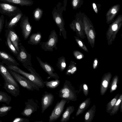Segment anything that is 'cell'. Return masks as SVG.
Segmentation results:
<instances>
[{
    "label": "cell",
    "mask_w": 122,
    "mask_h": 122,
    "mask_svg": "<svg viewBox=\"0 0 122 122\" xmlns=\"http://www.w3.org/2000/svg\"><path fill=\"white\" fill-rule=\"evenodd\" d=\"M85 34L87 37L88 42L91 47H94L96 33L93 25L90 22L84 20L83 22Z\"/></svg>",
    "instance_id": "cell-7"
},
{
    "label": "cell",
    "mask_w": 122,
    "mask_h": 122,
    "mask_svg": "<svg viewBox=\"0 0 122 122\" xmlns=\"http://www.w3.org/2000/svg\"><path fill=\"white\" fill-rule=\"evenodd\" d=\"M122 25V17L120 15L109 25L106 33L107 39L109 45L112 43Z\"/></svg>",
    "instance_id": "cell-3"
},
{
    "label": "cell",
    "mask_w": 122,
    "mask_h": 122,
    "mask_svg": "<svg viewBox=\"0 0 122 122\" xmlns=\"http://www.w3.org/2000/svg\"><path fill=\"white\" fill-rule=\"evenodd\" d=\"M3 88L7 92L13 96L16 97L19 95V87H17L5 81H4Z\"/></svg>",
    "instance_id": "cell-22"
},
{
    "label": "cell",
    "mask_w": 122,
    "mask_h": 122,
    "mask_svg": "<svg viewBox=\"0 0 122 122\" xmlns=\"http://www.w3.org/2000/svg\"><path fill=\"white\" fill-rule=\"evenodd\" d=\"M29 120L25 118L17 117L15 119L12 121V122H29Z\"/></svg>",
    "instance_id": "cell-41"
},
{
    "label": "cell",
    "mask_w": 122,
    "mask_h": 122,
    "mask_svg": "<svg viewBox=\"0 0 122 122\" xmlns=\"http://www.w3.org/2000/svg\"><path fill=\"white\" fill-rule=\"evenodd\" d=\"M6 66L22 75L31 81L39 88H43L45 85L44 82L39 75L32 66H28L26 69L30 72L28 73L24 71L17 66L6 64Z\"/></svg>",
    "instance_id": "cell-1"
},
{
    "label": "cell",
    "mask_w": 122,
    "mask_h": 122,
    "mask_svg": "<svg viewBox=\"0 0 122 122\" xmlns=\"http://www.w3.org/2000/svg\"><path fill=\"white\" fill-rule=\"evenodd\" d=\"M112 77V75L110 72L104 74L103 76L101 84L100 93L101 95H103L107 90Z\"/></svg>",
    "instance_id": "cell-17"
},
{
    "label": "cell",
    "mask_w": 122,
    "mask_h": 122,
    "mask_svg": "<svg viewBox=\"0 0 122 122\" xmlns=\"http://www.w3.org/2000/svg\"><path fill=\"white\" fill-rule=\"evenodd\" d=\"M10 106H7L5 104H2L0 107V117H2L6 115L8 112L12 109Z\"/></svg>",
    "instance_id": "cell-36"
},
{
    "label": "cell",
    "mask_w": 122,
    "mask_h": 122,
    "mask_svg": "<svg viewBox=\"0 0 122 122\" xmlns=\"http://www.w3.org/2000/svg\"><path fill=\"white\" fill-rule=\"evenodd\" d=\"M99 64V62L97 58H96L94 59L93 63V68L94 69H96L98 67Z\"/></svg>",
    "instance_id": "cell-43"
},
{
    "label": "cell",
    "mask_w": 122,
    "mask_h": 122,
    "mask_svg": "<svg viewBox=\"0 0 122 122\" xmlns=\"http://www.w3.org/2000/svg\"><path fill=\"white\" fill-rule=\"evenodd\" d=\"M118 80V77L117 75L115 76L112 80L111 83L109 87L110 89V92L112 93L115 90L117 86V84Z\"/></svg>",
    "instance_id": "cell-37"
},
{
    "label": "cell",
    "mask_w": 122,
    "mask_h": 122,
    "mask_svg": "<svg viewBox=\"0 0 122 122\" xmlns=\"http://www.w3.org/2000/svg\"><path fill=\"white\" fill-rule=\"evenodd\" d=\"M21 11L17 6L6 3H0V13L12 17Z\"/></svg>",
    "instance_id": "cell-9"
},
{
    "label": "cell",
    "mask_w": 122,
    "mask_h": 122,
    "mask_svg": "<svg viewBox=\"0 0 122 122\" xmlns=\"http://www.w3.org/2000/svg\"><path fill=\"white\" fill-rule=\"evenodd\" d=\"M70 28L76 32L77 36L82 39L86 38L83 22L77 20H73L70 24Z\"/></svg>",
    "instance_id": "cell-13"
},
{
    "label": "cell",
    "mask_w": 122,
    "mask_h": 122,
    "mask_svg": "<svg viewBox=\"0 0 122 122\" xmlns=\"http://www.w3.org/2000/svg\"><path fill=\"white\" fill-rule=\"evenodd\" d=\"M41 68L50 77L55 79H58L59 77L53 68L46 62H44L38 57H36Z\"/></svg>",
    "instance_id": "cell-16"
},
{
    "label": "cell",
    "mask_w": 122,
    "mask_h": 122,
    "mask_svg": "<svg viewBox=\"0 0 122 122\" xmlns=\"http://www.w3.org/2000/svg\"><path fill=\"white\" fill-rule=\"evenodd\" d=\"M41 38V34L40 32L33 33L30 36L28 43L32 45H37L40 43Z\"/></svg>",
    "instance_id": "cell-24"
},
{
    "label": "cell",
    "mask_w": 122,
    "mask_h": 122,
    "mask_svg": "<svg viewBox=\"0 0 122 122\" xmlns=\"http://www.w3.org/2000/svg\"><path fill=\"white\" fill-rule=\"evenodd\" d=\"M6 31L8 33L10 40L17 51H20L19 48L20 45L21 44L20 41L17 34L14 28L7 29Z\"/></svg>",
    "instance_id": "cell-18"
},
{
    "label": "cell",
    "mask_w": 122,
    "mask_h": 122,
    "mask_svg": "<svg viewBox=\"0 0 122 122\" xmlns=\"http://www.w3.org/2000/svg\"><path fill=\"white\" fill-rule=\"evenodd\" d=\"M92 5L94 10L96 13H97V9L96 4L95 3H93L92 4Z\"/></svg>",
    "instance_id": "cell-45"
},
{
    "label": "cell",
    "mask_w": 122,
    "mask_h": 122,
    "mask_svg": "<svg viewBox=\"0 0 122 122\" xmlns=\"http://www.w3.org/2000/svg\"><path fill=\"white\" fill-rule=\"evenodd\" d=\"M4 3L23 6H30L33 4L32 0H0Z\"/></svg>",
    "instance_id": "cell-23"
},
{
    "label": "cell",
    "mask_w": 122,
    "mask_h": 122,
    "mask_svg": "<svg viewBox=\"0 0 122 122\" xmlns=\"http://www.w3.org/2000/svg\"><path fill=\"white\" fill-rule=\"evenodd\" d=\"M4 16L3 15H1L0 16V41L2 40L1 39L0 37V35L4 26Z\"/></svg>",
    "instance_id": "cell-40"
},
{
    "label": "cell",
    "mask_w": 122,
    "mask_h": 122,
    "mask_svg": "<svg viewBox=\"0 0 122 122\" xmlns=\"http://www.w3.org/2000/svg\"><path fill=\"white\" fill-rule=\"evenodd\" d=\"M74 37L78 46L85 51L88 52L87 48L81 39L77 36H74Z\"/></svg>",
    "instance_id": "cell-38"
},
{
    "label": "cell",
    "mask_w": 122,
    "mask_h": 122,
    "mask_svg": "<svg viewBox=\"0 0 122 122\" xmlns=\"http://www.w3.org/2000/svg\"><path fill=\"white\" fill-rule=\"evenodd\" d=\"M0 74L4 81L12 84L16 86H19L17 82L10 73L6 66H5L3 63L0 62Z\"/></svg>",
    "instance_id": "cell-12"
},
{
    "label": "cell",
    "mask_w": 122,
    "mask_h": 122,
    "mask_svg": "<svg viewBox=\"0 0 122 122\" xmlns=\"http://www.w3.org/2000/svg\"><path fill=\"white\" fill-rule=\"evenodd\" d=\"M80 0H72L71 4L73 8L75 9L78 6Z\"/></svg>",
    "instance_id": "cell-42"
},
{
    "label": "cell",
    "mask_w": 122,
    "mask_h": 122,
    "mask_svg": "<svg viewBox=\"0 0 122 122\" xmlns=\"http://www.w3.org/2000/svg\"><path fill=\"white\" fill-rule=\"evenodd\" d=\"M65 4L59 2L53 9L52 13L53 19L60 30V35L61 34L64 38L67 39L66 32L65 29V22L62 16V12L65 8Z\"/></svg>",
    "instance_id": "cell-2"
},
{
    "label": "cell",
    "mask_w": 122,
    "mask_h": 122,
    "mask_svg": "<svg viewBox=\"0 0 122 122\" xmlns=\"http://www.w3.org/2000/svg\"><path fill=\"white\" fill-rule=\"evenodd\" d=\"M19 48L20 51L16 56L17 59L22 64L23 66L26 69L28 66H32L31 54L27 52L21 44L20 45Z\"/></svg>",
    "instance_id": "cell-8"
},
{
    "label": "cell",
    "mask_w": 122,
    "mask_h": 122,
    "mask_svg": "<svg viewBox=\"0 0 122 122\" xmlns=\"http://www.w3.org/2000/svg\"><path fill=\"white\" fill-rule=\"evenodd\" d=\"M43 11L42 9L39 7L36 8L33 11V18L36 21H39L43 15Z\"/></svg>",
    "instance_id": "cell-35"
},
{
    "label": "cell",
    "mask_w": 122,
    "mask_h": 122,
    "mask_svg": "<svg viewBox=\"0 0 122 122\" xmlns=\"http://www.w3.org/2000/svg\"><path fill=\"white\" fill-rule=\"evenodd\" d=\"M58 41V35L55 31L52 30L47 41L45 42H40L41 48L45 51H53V49H57L56 44Z\"/></svg>",
    "instance_id": "cell-6"
},
{
    "label": "cell",
    "mask_w": 122,
    "mask_h": 122,
    "mask_svg": "<svg viewBox=\"0 0 122 122\" xmlns=\"http://www.w3.org/2000/svg\"><path fill=\"white\" fill-rule=\"evenodd\" d=\"M96 106L93 105L85 113L84 120L85 122H91L93 119L95 113Z\"/></svg>",
    "instance_id": "cell-27"
},
{
    "label": "cell",
    "mask_w": 122,
    "mask_h": 122,
    "mask_svg": "<svg viewBox=\"0 0 122 122\" xmlns=\"http://www.w3.org/2000/svg\"><path fill=\"white\" fill-rule=\"evenodd\" d=\"M11 101V98L5 92L0 91V102H4L9 105Z\"/></svg>",
    "instance_id": "cell-33"
},
{
    "label": "cell",
    "mask_w": 122,
    "mask_h": 122,
    "mask_svg": "<svg viewBox=\"0 0 122 122\" xmlns=\"http://www.w3.org/2000/svg\"><path fill=\"white\" fill-rule=\"evenodd\" d=\"M91 103L90 98H88L80 105L76 114L77 117L83 113L89 107Z\"/></svg>",
    "instance_id": "cell-26"
},
{
    "label": "cell",
    "mask_w": 122,
    "mask_h": 122,
    "mask_svg": "<svg viewBox=\"0 0 122 122\" xmlns=\"http://www.w3.org/2000/svg\"><path fill=\"white\" fill-rule=\"evenodd\" d=\"M73 54L75 58L77 60L82 59L84 57V55L82 53L77 50L74 51Z\"/></svg>",
    "instance_id": "cell-39"
},
{
    "label": "cell",
    "mask_w": 122,
    "mask_h": 122,
    "mask_svg": "<svg viewBox=\"0 0 122 122\" xmlns=\"http://www.w3.org/2000/svg\"><path fill=\"white\" fill-rule=\"evenodd\" d=\"M120 7L119 5H114L111 7L107 13L106 22L108 24L112 22L114 18L118 12Z\"/></svg>",
    "instance_id": "cell-21"
},
{
    "label": "cell",
    "mask_w": 122,
    "mask_h": 122,
    "mask_svg": "<svg viewBox=\"0 0 122 122\" xmlns=\"http://www.w3.org/2000/svg\"><path fill=\"white\" fill-rule=\"evenodd\" d=\"M0 59L3 60L2 63L6 64L15 66L19 65L13 56L5 51L0 50Z\"/></svg>",
    "instance_id": "cell-19"
},
{
    "label": "cell",
    "mask_w": 122,
    "mask_h": 122,
    "mask_svg": "<svg viewBox=\"0 0 122 122\" xmlns=\"http://www.w3.org/2000/svg\"><path fill=\"white\" fill-rule=\"evenodd\" d=\"M7 68L16 81L23 87L29 91H34L35 90H39V88L26 77Z\"/></svg>",
    "instance_id": "cell-5"
},
{
    "label": "cell",
    "mask_w": 122,
    "mask_h": 122,
    "mask_svg": "<svg viewBox=\"0 0 122 122\" xmlns=\"http://www.w3.org/2000/svg\"><path fill=\"white\" fill-rule=\"evenodd\" d=\"M68 100L62 99L56 104L49 117V122L56 120L60 116Z\"/></svg>",
    "instance_id": "cell-10"
},
{
    "label": "cell",
    "mask_w": 122,
    "mask_h": 122,
    "mask_svg": "<svg viewBox=\"0 0 122 122\" xmlns=\"http://www.w3.org/2000/svg\"><path fill=\"white\" fill-rule=\"evenodd\" d=\"M122 103V94H121L120 95L119 98L113 109L109 113L111 116L115 115L117 112Z\"/></svg>",
    "instance_id": "cell-31"
},
{
    "label": "cell",
    "mask_w": 122,
    "mask_h": 122,
    "mask_svg": "<svg viewBox=\"0 0 122 122\" xmlns=\"http://www.w3.org/2000/svg\"><path fill=\"white\" fill-rule=\"evenodd\" d=\"M20 25L23 36L24 39L26 40L29 36L32 29L28 17L23 15L20 20Z\"/></svg>",
    "instance_id": "cell-11"
},
{
    "label": "cell",
    "mask_w": 122,
    "mask_h": 122,
    "mask_svg": "<svg viewBox=\"0 0 122 122\" xmlns=\"http://www.w3.org/2000/svg\"><path fill=\"white\" fill-rule=\"evenodd\" d=\"M25 107L21 114L27 117H30L31 114L37 111L39 107L37 104L32 99H28L25 102Z\"/></svg>",
    "instance_id": "cell-14"
},
{
    "label": "cell",
    "mask_w": 122,
    "mask_h": 122,
    "mask_svg": "<svg viewBox=\"0 0 122 122\" xmlns=\"http://www.w3.org/2000/svg\"><path fill=\"white\" fill-rule=\"evenodd\" d=\"M45 85L48 88L54 89L59 86L60 81L58 79H55L54 80L44 81Z\"/></svg>",
    "instance_id": "cell-32"
},
{
    "label": "cell",
    "mask_w": 122,
    "mask_h": 122,
    "mask_svg": "<svg viewBox=\"0 0 122 122\" xmlns=\"http://www.w3.org/2000/svg\"><path fill=\"white\" fill-rule=\"evenodd\" d=\"M59 96L62 99L67 100H76V92L69 81L65 80L63 86L59 91Z\"/></svg>",
    "instance_id": "cell-4"
},
{
    "label": "cell",
    "mask_w": 122,
    "mask_h": 122,
    "mask_svg": "<svg viewBox=\"0 0 122 122\" xmlns=\"http://www.w3.org/2000/svg\"><path fill=\"white\" fill-rule=\"evenodd\" d=\"M5 35L6 39V41L5 42L6 45L8 46L11 52L15 56H16L18 54V52L11 41L9 35L6 31H5Z\"/></svg>",
    "instance_id": "cell-28"
},
{
    "label": "cell",
    "mask_w": 122,
    "mask_h": 122,
    "mask_svg": "<svg viewBox=\"0 0 122 122\" xmlns=\"http://www.w3.org/2000/svg\"><path fill=\"white\" fill-rule=\"evenodd\" d=\"M75 110L74 107L73 106L68 107L62 114V117L60 120L61 122H66L68 121L71 114Z\"/></svg>",
    "instance_id": "cell-25"
},
{
    "label": "cell",
    "mask_w": 122,
    "mask_h": 122,
    "mask_svg": "<svg viewBox=\"0 0 122 122\" xmlns=\"http://www.w3.org/2000/svg\"><path fill=\"white\" fill-rule=\"evenodd\" d=\"M119 96V94H117L111 101L107 104L106 111L108 113H110L112 111Z\"/></svg>",
    "instance_id": "cell-34"
},
{
    "label": "cell",
    "mask_w": 122,
    "mask_h": 122,
    "mask_svg": "<svg viewBox=\"0 0 122 122\" xmlns=\"http://www.w3.org/2000/svg\"><path fill=\"white\" fill-rule=\"evenodd\" d=\"M21 11L14 17H11L9 21L5 20V26L7 29H13L17 25L18 22L23 16Z\"/></svg>",
    "instance_id": "cell-20"
},
{
    "label": "cell",
    "mask_w": 122,
    "mask_h": 122,
    "mask_svg": "<svg viewBox=\"0 0 122 122\" xmlns=\"http://www.w3.org/2000/svg\"><path fill=\"white\" fill-rule=\"evenodd\" d=\"M83 87L84 93L85 96H87L88 93V90L87 86L86 84H84Z\"/></svg>",
    "instance_id": "cell-44"
},
{
    "label": "cell",
    "mask_w": 122,
    "mask_h": 122,
    "mask_svg": "<svg viewBox=\"0 0 122 122\" xmlns=\"http://www.w3.org/2000/svg\"><path fill=\"white\" fill-rule=\"evenodd\" d=\"M56 66L61 72L65 70L66 67V62L65 57L61 56L58 59Z\"/></svg>",
    "instance_id": "cell-30"
},
{
    "label": "cell",
    "mask_w": 122,
    "mask_h": 122,
    "mask_svg": "<svg viewBox=\"0 0 122 122\" xmlns=\"http://www.w3.org/2000/svg\"><path fill=\"white\" fill-rule=\"evenodd\" d=\"M54 99V96L52 94L46 91L44 92V94L42 95L41 99L42 113L52 104Z\"/></svg>",
    "instance_id": "cell-15"
},
{
    "label": "cell",
    "mask_w": 122,
    "mask_h": 122,
    "mask_svg": "<svg viewBox=\"0 0 122 122\" xmlns=\"http://www.w3.org/2000/svg\"><path fill=\"white\" fill-rule=\"evenodd\" d=\"M76 64L74 61H71L66 71L65 74L70 76L74 74L77 71Z\"/></svg>",
    "instance_id": "cell-29"
}]
</instances>
